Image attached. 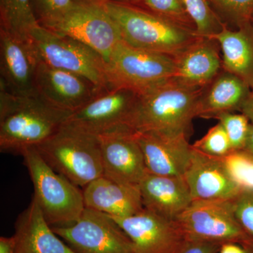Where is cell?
Instances as JSON below:
<instances>
[{"mask_svg":"<svg viewBox=\"0 0 253 253\" xmlns=\"http://www.w3.org/2000/svg\"><path fill=\"white\" fill-rule=\"evenodd\" d=\"M220 47L222 69L241 78L253 89V23L231 29L224 26L210 37Z\"/></svg>","mask_w":253,"mask_h":253,"instance_id":"22","label":"cell"},{"mask_svg":"<svg viewBox=\"0 0 253 253\" xmlns=\"http://www.w3.org/2000/svg\"><path fill=\"white\" fill-rule=\"evenodd\" d=\"M221 245L214 241L186 239L176 253H218Z\"/></svg>","mask_w":253,"mask_h":253,"instance_id":"33","label":"cell"},{"mask_svg":"<svg viewBox=\"0 0 253 253\" xmlns=\"http://www.w3.org/2000/svg\"><path fill=\"white\" fill-rule=\"evenodd\" d=\"M135 136L148 172L161 176H184L192 154L187 136L152 131H135Z\"/></svg>","mask_w":253,"mask_h":253,"instance_id":"16","label":"cell"},{"mask_svg":"<svg viewBox=\"0 0 253 253\" xmlns=\"http://www.w3.org/2000/svg\"><path fill=\"white\" fill-rule=\"evenodd\" d=\"M251 91V87L241 78L222 69L204 88L198 117L214 119L221 113L241 111Z\"/></svg>","mask_w":253,"mask_h":253,"instance_id":"23","label":"cell"},{"mask_svg":"<svg viewBox=\"0 0 253 253\" xmlns=\"http://www.w3.org/2000/svg\"><path fill=\"white\" fill-rule=\"evenodd\" d=\"M14 236L16 253H77L55 234L33 198L16 221Z\"/></svg>","mask_w":253,"mask_h":253,"instance_id":"21","label":"cell"},{"mask_svg":"<svg viewBox=\"0 0 253 253\" xmlns=\"http://www.w3.org/2000/svg\"><path fill=\"white\" fill-rule=\"evenodd\" d=\"M16 239L14 235L0 238V253H16Z\"/></svg>","mask_w":253,"mask_h":253,"instance_id":"34","label":"cell"},{"mask_svg":"<svg viewBox=\"0 0 253 253\" xmlns=\"http://www.w3.org/2000/svg\"><path fill=\"white\" fill-rule=\"evenodd\" d=\"M203 91L174 78L141 91L131 116V130L184 134L189 139Z\"/></svg>","mask_w":253,"mask_h":253,"instance_id":"1","label":"cell"},{"mask_svg":"<svg viewBox=\"0 0 253 253\" xmlns=\"http://www.w3.org/2000/svg\"><path fill=\"white\" fill-rule=\"evenodd\" d=\"M140 6L171 22L196 31L183 0H143Z\"/></svg>","mask_w":253,"mask_h":253,"instance_id":"28","label":"cell"},{"mask_svg":"<svg viewBox=\"0 0 253 253\" xmlns=\"http://www.w3.org/2000/svg\"></svg>","mask_w":253,"mask_h":253,"instance_id":"40","label":"cell"},{"mask_svg":"<svg viewBox=\"0 0 253 253\" xmlns=\"http://www.w3.org/2000/svg\"><path fill=\"white\" fill-rule=\"evenodd\" d=\"M244 150L253 156V124H251V123L250 124L249 132H248L247 139H246Z\"/></svg>","mask_w":253,"mask_h":253,"instance_id":"37","label":"cell"},{"mask_svg":"<svg viewBox=\"0 0 253 253\" xmlns=\"http://www.w3.org/2000/svg\"><path fill=\"white\" fill-rule=\"evenodd\" d=\"M98 137L104 175L119 182L139 185L148 170L135 131L122 129Z\"/></svg>","mask_w":253,"mask_h":253,"instance_id":"14","label":"cell"},{"mask_svg":"<svg viewBox=\"0 0 253 253\" xmlns=\"http://www.w3.org/2000/svg\"><path fill=\"white\" fill-rule=\"evenodd\" d=\"M73 113L54 107L38 96L11 94L0 83V150L21 154L44 142Z\"/></svg>","mask_w":253,"mask_h":253,"instance_id":"2","label":"cell"},{"mask_svg":"<svg viewBox=\"0 0 253 253\" xmlns=\"http://www.w3.org/2000/svg\"><path fill=\"white\" fill-rule=\"evenodd\" d=\"M31 44L38 61L80 75L100 89L110 86L106 61L81 42L39 25L32 31Z\"/></svg>","mask_w":253,"mask_h":253,"instance_id":"6","label":"cell"},{"mask_svg":"<svg viewBox=\"0 0 253 253\" xmlns=\"http://www.w3.org/2000/svg\"><path fill=\"white\" fill-rule=\"evenodd\" d=\"M83 0H31L38 23L49 27L63 17Z\"/></svg>","mask_w":253,"mask_h":253,"instance_id":"29","label":"cell"},{"mask_svg":"<svg viewBox=\"0 0 253 253\" xmlns=\"http://www.w3.org/2000/svg\"><path fill=\"white\" fill-rule=\"evenodd\" d=\"M111 218L131 240L134 253H176L186 240L175 221L146 208L130 217Z\"/></svg>","mask_w":253,"mask_h":253,"instance_id":"12","label":"cell"},{"mask_svg":"<svg viewBox=\"0 0 253 253\" xmlns=\"http://www.w3.org/2000/svg\"><path fill=\"white\" fill-rule=\"evenodd\" d=\"M52 229L77 253H134L131 240L118 223L94 210L85 208L73 225Z\"/></svg>","mask_w":253,"mask_h":253,"instance_id":"11","label":"cell"},{"mask_svg":"<svg viewBox=\"0 0 253 253\" xmlns=\"http://www.w3.org/2000/svg\"><path fill=\"white\" fill-rule=\"evenodd\" d=\"M250 253H253V247L251 250H249Z\"/></svg>","mask_w":253,"mask_h":253,"instance_id":"39","label":"cell"},{"mask_svg":"<svg viewBox=\"0 0 253 253\" xmlns=\"http://www.w3.org/2000/svg\"><path fill=\"white\" fill-rule=\"evenodd\" d=\"M139 186L144 208L168 220L175 221L193 201L184 176L148 172Z\"/></svg>","mask_w":253,"mask_h":253,"instance_id":"19","label":"cell"},{"mask_svg":"<svg viewBox=\"0 0 253 253\" xmlns=\"http://www.w3.org/2000/svg\"><path fill=\"white\" fill-rule=\"evenodd\" d=\"M107 64L110 86L139 93L175 77V59L169 55L128 45L122 41Z\"/></svg>","mask_w":253,"mask_h":253,"instance_id":"7","label":"cell"},{"mask_svg":"<svg viewBox=\"0 0 253 253\" xmlns=\"http://www.w3.org/2000/svg\"><path fill=\"white\" fill-rule=\"evenodd\" d=\"M34 186V196L51 227L73 225L85 209L83 192L67 178L55 172L35 147L22 151Z\"/></svg>","mask_w":253,"mask_h":253,"instance_id":"5","label":"cell"},{"mask_svg":"<svg viewBox=\"0 0 253 253\" xmlns=\"http://www.w3.org/2000/svg\"><path fill=\"white\" fill-rule=\"evenodd\" d=\"M236 219L243 229L253 239V189H242L232 199Z\"/></svg>","mask_w":253,"mask_h":253,"instance_id":"32","label":"cell"},{"mask_svg":"<svg viewBox=\"0 0 253 253\" xmlns=\"http://www.w3.org/2000/svg\"><path fill=\"white\" fill-rule=\"evenodd\" d=\"M35 148L50 168L78 187L104 175L99 137L70 123Z\"/></svg>","mask_w":253,"mask_h":253,"instance_id":"4","label":"cell"},{"mask_svg":"<svg viewBox=\"0 0 253 253\" xmlns=\"http://www.w3.org/2000/svg\"><path fill=\"white\" fill-rule=\"evenodd\" d=\"M240 112L246 116L250 123L253 124V89H251V94L245 101Z\"/></svg>","mask_w":253,"mask_h":253,"instance_id":"35","label":"cell"},{"mask_svg":"<svg viewBox=\"0 0 253 253\" xmlns=\"http://www.w3.org/2000/svg\"><path fill=\"white\" fill-rule=\"evenodd\" d=\"M175 221L186 239L234 243L248 251L253 247V239L236 219L232 200L193 201Z\"/></svg>","mask_w":253,"mask_h":253,"instance_id":"8","label":"cell"},{"mask_svg":"<svg viewBox=\"0 0 253 253\" xmlns=\"http://www.w3.org/2000/svg\"><path fill=\"white\" fill-rule=\"evenodd\" d=\"M39 26L31 0H0V29L31 44V34Z\"/></svg>","mask_w":253,"mask_h":253,"instance_id":"24","label":"cell"},{"mask_svg":"<svg viewBox=\"0 0 253 253\" xmlns=\"http://www.w3.org/2000/svg\"><path fill=\"white\" fill-rule=\"evenodd\" d=\"M183 1L199 36L210 38L222 31L226 26L213 9L210 0H183Z\"/></svg>","mask_w":253,"mask_h":253,"instance_id":"25","label":"cell"},{"mask_svg":"<svg viewBox=\"0 0 253 253\" xmlns=\"http://www.w3.org/2000/svg\"><path fill=\"white\" fill-rule=\"evenodd\" d=\"M193 201H229L241 192L221 161L192 147V154L184 175Z\"/></svg>","mask_w":253,"mask_h":253,"instance_id":"15","label":"cell"},{"mask_svg":"<svg viewBox=\"0 0 253 253\" xmlns=\"http://www.w3.org/2000/svg\"><path fill=\"white\" fill-rule=\"evenodd\" d=\"M231 177L242 189H253V156L244 149L220 157Z\"/></svg>","mask_w":253,"mask_h":253,"instance_id":"27","label":"cell"},{"mask_svg":"<svg viewBox=\"0 0 253 253\" xmlns=\"http://www.w3.org/2000/svg\"><path fill=\"white\" fill-rule=\"evenodd\" d=\"M86 44L107 63L123 41L117 24L101 0H83L56 23L46 28Z\"/></svg>","mask_w":253,"mask_h":253,"instance_id":"9","label":"cell"},{"mask_svg":"<svg viewBox=\"0 0 253 253\" xmlns=\"http://www.w3.org/2000/svg\"><path fill=\"white\" fill-rule=\"evenodd\" d=\"M221 49L212 38L200 36L179 56L176 62L175 79L204 89L222 71Z\"/></svg>","mask_w":253,"mask_h":253,"instance_id":"20","label":"cell"},{"mask_svg":"<svg viewBox=\"0 0 253 253\" xmlns=\"http://www.w3.org/2000/svg\"><path fill=\"white\" fill-rule=\"evenodd\" d=\"M137 98L138 93L128 88L108 86L73 112L67 123L96 136L131 129V118Z\"/></svg>","mask_w":253,"mask_h":253,"instance_id":"10","label":"cell"},{"mask_svg":"<svg viewBox=\"0 0 253 253\" xmlns=\"http://www.w3.org/2000/svg\"><path fill=\"white\" fill-rule=\"evenodd\" d=\"M101 89L80 75L38 61L36 95L54 107L75 112L87 104Z\"/></svg>","mask_w":253,"mask_h":253,"instance_id":"13","label":"cell"},{"mask_svg":"<svg viewBox=\"0 0 253 253\" xmlns=\"http://www.w3.org/2000/svg\"><path fill=\"white\" fill-rule=\"evenodd\" d=\"M191 146L197 151L215 157H222L232 151L230 141L220 123L211 127Z\"/></svg>","mask_w":253,"mask_h":253,"instance_id":"30","label":"cell"},{"mask_svg":"<svg viewBox=\"0 0 253 253\" xmlns=\"http://www.w3.org/2000/svg\"><path fill=\"white\" fill-rule=\"evenodd\" d=\"M106 1H113V2L124 3V4H130L140 5L143 0H106Z\"/></svg>","mask_w":253,"mask_h":253,"instance_id":"38","label":"cell"},{"mask_svg":"<svg viewBox=\"0 0 253 253\" xmlns=\"http://www.w3.org/2000/svg\"><path fill=\"white\" fill-rule=\"evenodd\" d=\"M128 45L176 57L200 36L139 5L101 0Z\"/></svg>","mask_w":253,"mask_h":253,"instance_id":"3","label":"cell"},{"mask_svg":"<svg viewBox=\"0 0 253 253\" xmlns=\"http://www.w3.org/2000/svg\"><path fill=\"white\" fill-rule=\"evenodd\" d=\"M219 253H250L249 251L234 243H225L221 245Z\"/></svg>","mask_w":253,"mask_h":253,"instance_id":"36","label":"cell"},{"mask_svg":"<svg viewBox=\"0 0 253 253\" xmlns=\"http://www.w3.org/2000/svg\"><path fill=\"white\" fill-rule=\"evenodd\" d=\"M217 119L225 129L232 151L244 149L249 126V120L243 113H224L218 115Z\"/></svg>","mask_w":253,"mask_h":253,"instance_id":"31","label":"cell"},{"mask_svg":"<svg viewBox=\"0 0 253 253\" xmlns=\"http://www.w3.org/2000/svg\"><path fill=\"white\" fill-rule=\"evenodd\" d=\"M38 63L31 44L0 29V83L8 91L19 96L36 95Z\"/></svg>","mask_w":253,"mask_h":253,"instance_id":"17","label":"cell"},{"mask_svg":"<svg viewBox=\"0 0 253 253\" xmlns=\"http://www.w3.org/2000/svg\"><path fill=\"white\" fill-rule=\"evenodd\" d=\"M83 192L86 208L111 217H130L144 208L139 185L119 182L104 175L84 186Z\"/></svg>","mask_w":253,"mask_h":253,"instance_id":"18","label":"cell"},{"mask_svg":"<svg viewBox=\"0 0 253 253\" xmlns=\"http://www.w3.org/2000/svg\"><path fill=\"white\" fill-rule=\"evenodd\" d=\"M223 23L239 28L253 22V0H210Z\"/></svg>","mask_w":253,"mask_h":253,"instance_id":"26","label":"cell"}]
</instances>
